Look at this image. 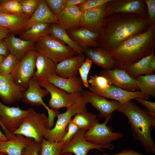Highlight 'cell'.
I'll list each match as a JSON object with an SVG mask.
<instances>
[{"label":"cell","instance_id":"cell-1","mask_svg":"<svg viewBox=\"0 0 155 155\" xmlns=\"http://www.w3.org/2000/svg\"><path fill=\"white\" fill-rule=\"evenodd\" d=\"M151 24L149 18L136 14H111L104 19L99 46L110 51L128 38L144 32Z\"/></svg>","mask_w":155,"mask_h":155},{"label":"cell","instance_id":"cell-2","mask_svg":"<svg viewBox=\"0 0 155 155\" xmlns=\"http://www.w3.org/2000/svg\"><path fill=\"white\" fill-rule=\"evenodd\" d=\"M155 49V24L144 32L128 38L110 51L116 68L124 69L127 66L150 55Z\"/></svg>","mask_w":155,"mask_h":155},{"label":"cell","instance_id":"cell-3","mask_svg":"<svg viewBox=\"0 0 155 155\" xmlns=\"http://www.w3.org/2000/svg\"><path fill=\"white\" fill-rule=\"evenodd\" d=\"M117 111L127 118L134 140L138 141L148 153L155 154V143L151 132L155 128V115L141 108L131 100L121 104Z\"/></svg>","mask_w":155,"mask_h":155},{"label":"cell","instance_id":"cell-4","mask_svg":"<svg viewBox=\"0 0 155 155\" xmlns=\"http://www.w3.org/2000/svg\"><path fill=\"white\" fill-rule=\"evenodd\" d=\"M49 129L48 117L45 114L37 113L34 110L24 118L13 134H21L41 143Z\"/></svg>","mask_w":155,"mask_h":155},{"label":"cell","instance_id":"cell-5","mask_svg":"<svg viewBox=\"0 0 155 155\" xmlns=\"http://www.w3.org/2000/svg\"><path fill=\"white\" fill-rule=\"evenodd\" d=\"M34 46L38 53L47 57L56 64L77 55L67 45L49 34L36 42Z\"/></svg>","mask_w":155,"mask_h":155},{"label":"cell","instance_id":"cell-6","mask_svg":"<svg viewBox=\"0 0 155 155\" xmlns=\"http://www.w3.org/2000/svg\"><path fill=\"white\" fill-rule=\"evenodd\" d=\"M88 102L82 96L75 103L63 113L57 115V120L54 127L49 129L45 137L46 140L59 142L67 131V127L72 117L76 114L87 111Z\"/></svg>","mask_w":155,"mask_h":155},{"label":"cell","instance_id":"cell-7","mask_svg":"<svg viewBox=\"0 0 155 155\" xmlns=\"http://www.w3.org/2000/svg\"><path fill=\"white\" fill-rule=\"evenodd\" d=\"M34 109L23 110L19 107H9L0 100V125L8 140L14 138L13 133L17 129L24 118Z\"/></svg>","mask_w":155,"mask_h":155},{"label":"cell","instance_id":"cell-8","mask_svg":"<svg viewBox=\"0 0 155 155\" xmlns=\"http://www.w3.org/2000/svg\"><path fill=\"white\" fill-rule=\"evenodd\" d=\"M38 54L35 49L28 51L19 61L11 73L14 82L22 92L28 88L29 81L34 74Z\"/></svg>","mask_w":155,"mask_h":155},{"label":"cell","instance_id":"cell-9","mask_svg":"<svg viewBox=\"0 0 155 155\" xmlns=\"http://www.w3.org/2000/svg\"><path fill=\"white\" fill-rule=\"evenodd\" d=\"M38 82L32 78L30 80L27 89L22 93L21 100L24 103L32 106H43L47 110L49 125L54 124L55 118L60 113L50 108L44 102L43 98L48 96L49 93L45 89H42Z\"/></svg>","mask_w":155,"mask_h":155},{"label":"cell","instance_id":"cell-10","mask_svg":"<svg viewBox=\"0 0 155 155\" xmlns=\"http://www.w3.org/2000/svg\"><path fill=\"white\" fill-rule=\"evenodd\" d=\"M109 119H106L103 123L96 122L84 134L86 139L89 142L97 145L107 146L111 144L113 141L121 138L124 134L120 132L112 131L113 128L108 126Z\"/></svg>","mask_w":155,"mask_h":155},{"label":"cell","instance_id":"cell-11","mask_svg":"<svg viewBox=\"0 0 155 155\" xmlns=\"http://www.w3.org/2000/svg\"><path fill=\"white\" fill-rule=\"evenodd\" d=\"M42 87L46 89L51 95L49 107L57 111L62 108L69 107L82 96V93L69 94L49 83L47 80L38 82Z\"/></svg>","mask_w":155,"mask_h":155},{"label":"cell","instance_id":"cell-12","mask_svg":"<svg viewBox=\"0 0 155 155\" xmlns=\"http://www.w3.org/2000/svg\"><path fill=\"white\" fill-rule=\"evenodd\" d=\"M116 13L136 14L148 18L144 0H111L106 7L105 18Z\"/></svg>","mask_w":155,"mask_h":155},{"label":"cell","instance_id":"cell-13","mask_svg":"<svg viewBox=\"0 0 155 155\" xmlns=\"http://www.w3.org/2000/svg\"><path fill=\"white\" fill-rule=\"evenodd\" d=\"M86 131L84 129H79L71 140L64 145L61 154L70 152L75 155H88V152L92 149H97L104 152L103 148L112 150L114 148V146L112 144L107 146H102L89 142L84 137Z\"/></svg>","mask_w":155,"mask_h":155},{"label":"cell","instance_id":"cell-14","mask_svg":"<svg viewBox=\"0 0 155 155\" xmlns=\"http://www.w3.org/2000/svg\"><path fill=\"white\" fill-rule=\"evenodd\" d=\"M82 96L88 103L99 111V118L110 119L113 113L117 111L121 104L118 101L112 100H108L106 98L92 93L89 90L83 91Z\"/></svg>","mask_w":155,"mask_h":155},{"label":"cell","instance_id":"cell-15","mask_svg":"<svg viewBox=\"0 0 155 155\" xmlns=\"http://www.w3.org/2000/svg\"><path fill=\"white\" fill-rule=\"evenodd\" d=\"M91 92L105 98H111L123 104L137 97L148 99L150 96L144 94L140 91H127L115 86L111 85L106 88H100L89 86L88 88Z\"/></svg>","mask_w":155,"mask_h":155},{"label":"cell","instance_id":"cell-16","mask_svg":"<svg viewBox=\"0 0 155 155\" xmlns=\"http://www.w3.org/2000/svg\"><path fill=\"white\" fill-rule=\"evenodd\" d=\"M107 3L82 12L80 27H85L100 34L105 18V12Z\"/></svg>","mask_w":155,"mask_h":155},{"label":"cell","instance_id":"cell-17","mask_svg":"<svg viewBox=\"0 0 155 155\" xmlns=\"http://www.w3.org/2000/svg\"><path fill=\"white\" fill-rule=\"evenodd\" d=\"M99 74L106 79L111 85L113 84L122 89L130 92L139 90L135 79L130 77L125 70L117 68L103 69Z\"/></svg>","mask_w":155,"mask_h":155},{"label":"cell","instance_id":"cell-18","mask_svg":"<svg viewBox=\"0 0 155 155\" xmlns=\"http://www.w3.org/2000/svg\"><path fill=\"white\" fill-rule=\"evenodd\" d=\"M66 31L70 38L83 50L99 46L100 34L98 33L83 27Z\"/></svg>","mask_w":155,"mask_h":155},{"label":"cell","instance_id":"cell-19","mask_svg":"<svg viewBox=\"0 0 155 155\" xmlns=\"http://www.w3.org/2000/svg\"><path fill=\"white\" fill-rule=\"evenodd\" d=\"M22 92L11 74L0 75V98L4 103L9 104L21 100Z\"/></svg>","mask_w":155,"mask_h":155},{"label":"cell","instance_id":"cell-20","mask_svg":"<svg viewBox=\"0 0 155 155\" xmlns=\"http://www.w3.org/2000/svg\"><path fill=\"white\" fill-rule=\"evenodd\" d=\"M84 54L86 58L103 69L116 68V63L110 51L100 46L86 49Z\"/></svg>","mask_w":155,"mask_h":155},{"label":"cell","instance_id":"cell-21","mask_svg":"<svg viewBox=\"0 0 155 155\" xmlns=\"http://www.w3.org/2000/svg\"><path fill=\"white\" fill-rule=\"evenodd\" d=\"M86 58L84 54L76 55L66 58L56 64L55 73L57 75L65 78L77 76L78 68Z\"/></svg>","mask_w":155,"mask_h":155},{"label":"cell","instance_id":"cell-22","mask_svg":"<svg viewBox=\"0 0 155 155\" xmlns=\"http://www.w3.org/2000/svg\"><path fill=\"white\" fill-rule=\"evenodd\" d=\"M30 17L23 13L12 14L0 12V26L8 29L15 35L20 34Z\"/></svg>","mask_w":155,"mask_h":155},{"label":"cell","instance_id":"cell-23","mask_svg":"<svg viewBox=\"0 0 155 155\" xmlns=\"http://www.w3.org/2000/svg\"><path fill=\"white\" fill-rule=\"evenodd\" d=\"M81 13L78 5L65 7L57 16V24L66 30L78 28Z\"/></svg>","mask_w":155,"mask_h":155},{"label":"cell","instance_id":"cell-24","mask_svg":"<svg viewBox=\"0 0 155 155\" xmlns=\"http://www.w3.org/2000/svg\"><path fill=\"white\" fill-rule=\"evenodd\" d=\"M40 23L58 24L57 16L50 10L44 0H40L36 9L27 22L23 31Z\"/></svg>","mask_w":155,"mask_h":155},{"label":"cell","instance_id":"cell-25","mask_svg":"<svg viewBox=\"0 0 155 155\" xmlns=\"http://www.w3.org/2000/svg\"><path fill=\"white\" fill-rule=\"evenodd\" d=\"M47 81L57 87L68 93H82L83 91L82 82L80 78L77 76L65 78L55 74L51 76Z\"/></svg>","mask_w":155,"mask_h":155},{"label":"cell","instance_id":"cell-26","mask_svg":"<svg viewBox=\"0 0 155 155\" xmlns=\"http://www.w3.org/2000/svg\"><path fill=\"white\" fill-rule=\"evenodd\" d=\"M13 138L6 141H0V152L9 155H21L23 149L34 140L21 135H16Z\"/></svg>","mask_w":155,"mask_h":155},{"label":"cell","instance_id":"cell-27","mask_svg":"<svg viewBox=\"0 0 155 155\" xmlns=\"http://www.w3.org/2000/svg\"><path fill=\"white\" fill-rule=\"evenodd\" d=\"M10 53L20 60L30 50L34 49V43L32 41L22 40L11 33L4 39Z\"/></svg>","mask_w":155,"mask_h":155},{"label":"cell","instance_id":"cell-28","mask_svg":"<svg viewBox=\"0 0 155 155\" xmlns=\"http://www.w3.org/2000/svg\"><path fill=\"white\" fill-rule=\"evenodd\" d=\"M56 64L45 56L38 53L36 61V68L32 77L38 82L46 80L55 74Z\"/></svg>","mask_w":155,"mask_h":155},{"label":"cell","instance_id":"cell-29","mask_svg":"<svg viewBox=\"0 0 155 155\" xmlns=\"http://www.w3.org/2000/svg\"><path fill=\"white\" fill-rule=\"evenodd\" d=\"M49 34L67 45L77 55L84 54L83 49L68 34L66 30L57 23L51 24L49 27Z\"/></svg>","mask_w":155,"mask_h":155},{"label":"cell","instance_id":"cell-30","mask_svg":"<svg viewBox=\"0 0 155 155\" xmlns=\"http://www.w3.org/2000/svg\"><path fill=\"white\" fill-rule=\"evenodd\" d=\"M51 24L40 23L35 24L28 30L22 32L20 34V38L35 43L39 40L49 34V28Z\"/></svg>","mask_w":155,"mask_h":155},{"label":"cell","instance_id":"cell-31","mask_svg":"<svg viewBox=\"0 0 155 155\" xmlns=\"http://www.w3.org/2000/svg\"><path fill=\"white\" fill-rule=\"evenodd\" d=\"M99 120L96 115L86 111L76 114L71 120L79 129L87 131Z\"/></svg>","mask_w":155,"mask_h":155},{"label":"cell","instance_id":"cell-32","mask_svg":"<svg viewBox=\"0 0 155 155\" xmlns=\"http://www.w3.org/2000/svg\"><path fill=\"white\" fill-rule=\"evenodd\" d=\"M140 91L148 96L155 97V74L140 75L135 79Z\"/></svg>","mask_w":155,"mask_h":155},{"label":"cell","instance_id":"cell-33","mask_svg":"<svg viewBox=\"0 0 155 155\" xmlns=\"http://www.w3.org/2000/svg\"><path fill=\"white\" fill-rule=\"evenodd\" d=\"M154 51L150 55L128 65L124 70L130 77L134 79L142 74L146 75L149 62L155 55Z\"/></svg>","mask_w":155,"mask_h":155},{"label":"cell","instance_id":"cell-34","mask_svg":"<svg viewBox=\"0 0 155 155\" xmlns=\"http://www.w3.org/2000/svg\"><path fill=\"white\" fill-rule=\"evenodd\" d=\"M39 155H61L64 145L60 142H54L44 138L41 143Z\"/></svg>","mask_w":155,"mask_h":155},{"label":"cell","instance_id":"cell-35","mask_svg":"<svg viewBox=\"0 0 155 155\" xmlns=\"http://www.w3.org/2000/svg\"><path fill=\"white\" fill-rule=\"evenodd\" d=\"M0 12L12 14L23 13L19 0H0Z\"/></svg>","mask_w":155,"mask_h":155},{"label":"cell","instance_id":"cell-36","mask_svg":"<svg viewBox=\"0 0 155 155\" xmlns=\"http://www.w3.org/2000/svg\"><path fill=\"white\" fill-rule=\"evenodd\" d=\"M19 61L16 57L9 53L6 57L0 67V75L11 74L16 67Z\"/></svg>","mask_w":155,"mask_h":155},{"label":"cell","instance_id":"cell-37","mask_svg":"<svg viewBox=\"0 0 155 155\" xmlns=\"http://www.w3.org/2000/svg\"><path fill=\"white\" fill-rule=\"evenodd\" d=\"M92 62L90 59L86 58L84 62L78 68L80 78L84 86L88 88L89 86L88 82V76L92 66Z\"/></svg>","mask_w":155,"mask_h":155},{"label":"cell","instance_id":"cell-38","mask_svg":"<svg viewBox=\"0 0 155 155\" xmlns=\"http://www.w3.org/2000/svg\"><path fill=\"white\" fill-rule=\"evenodd\" d=\"M23 13L31 17L40 0H19Z\"/></svg>","mask_w":155,"mask_h":155},{"label":"cell","instance_id":"cell-39","mask_svg":"<svg viewBox=\"0 0 155 155\" xmlns=\"http://www.w3.org/2000/svg\"><path fill=\"white\" fill-rule=\"evenodd\" d=\"M90 86L100 88H104L108 87L111 85L109 81L105 78L96 74L90 76L88 80Z\"/></svg>","mask_w":155,"mask_h":155},{"label":"cell","instance_id":"cell-40","mask_svg":"<svg viewBox=\"0 0 155 155\" xmlns=\"http://www.w3.org/2000/svg\"><path fill=\"white\" fill-rule=\"evenodd\" d=\"M79 129L71 120L67 127L66 131L59 142L64 145L67 144L73 138Z\"/></svg>","mask_w":155,"mask_h":155},{"label":"cell","instance_id":"cell-41","mask_svg":"<svg viewBox=\"0 0 155 155\" xmlns=\"http://www.w3.org/2000/svg\"><path fill=\"white\" fill-rule=\"evenodd\" d=\"M67 0H45V2L49 8L57 16L65 8Z\"/></svg>","mask_w":155,"mask_h":155},{"label":"cell","instance_id":"cell-42","mask_svg":"<svg viewBox=\"0 0 155 155\" xmlns=\"http://www.w3.org/2000/svg\"><path fill=\"white\" fill-rule=\"evenodd\" d=\"M111 0H86L83 3L78 5L82 12L86 10L97 7Z\"/></svg>","mask_w":155,"mask_h":155},{"label":"cell","instance_id":"cell-43","mask_svg":"<svg viewBox=\"0 0 155 155\" xmlns=\"http://www.w3.org/2000/svg\"><path fill=\"white\" fill-rule=\"evenodd\" d=\"M41 146L40 143L34 140L23 149L21 155H39Z\"/></svg>","mask_w":155,"mask_h":155},{"label":"cell","instance_id":"cell-44","mask_svg":"<svg viewBox=\"0 0 155 155\" xmlns=\"http://www.w3.org/2000/svg\"><path fill=\"white\" fill-rule=\"evenodd\" d=\"M147 8L149 19L151 23L155 24V0H144Z\"/></svg>","mask_w":155,"mask_h":155},{"label":"cell","instance_id":"cell-45","mask_svg":"<svg viewBox=\"0 0 155 155\" xmlns=\"http://www.w3.org/2000/svg\"><path fill=\"white\" fill-rule=\"evenodd\" d=\"M145 107L148 111L155 115V102L147 101L142 97H137L134 99Z\"/></svg>","mask_w":155,"mask_h":155},{"label":"cell","instance_id":"cell-46","mask_svg":"<svg viewBox=\"0 0 155 155\" xmlns=\"http://www.w3.org/2000/svg\"><path fill=\"white\" fill-rule=\"evenodd\" d=\"M94 155H147L139 153L135 150L131 149H124L123 150L119 153L112 154H109L106 153L102 154H96Z\"/></svg>","mask_w":155,"mask_h":155},{"label":"cell","instance_id":"cell-47","mask_svg":"<svg viewBox=\"0 0 155 155\" xmlns=\"http://www.w3.org/2000/svg\"><path fill=\"white\" fill-rule=\"evenodd\" d=\"M9 51L4 40H0V55L7 56Z\"/></svg>","mask_w":155,"mask_h":155},{"label":"cell","instance_id":"cell-48","mask_svg":"<svg viewBox=\"0 0 155 155\" xmlns=\"http://www.w3.org/2000/svg\"><path fill=\"white\" fill-rule=\"evenodd\" d=\"M155 71V55L152 58L148 65L146 75L154 74Z\"/></svg>","mask_w":155,"mask_h":155},{"label":"cell","instance_id":"cell-49","mask_svg":"<svg viewBox=\"0 0 155 155\" xmlns=\"http://www.w3.org/2000/svg\"><path fill=\"white\" fill-rule=\"evenodd\" d=\"M11 33L8 29L0 26V40L4 39Z\"/></svg>","mask_w":155,"mask_h":155},{"label":"cell","instance_id":"cell-50","mask_svg":"<svg viewBox=\"0 0 155 155\" xmlns=\"http://www.w3.org/2000/svg\"><path fill=\"white\" fill-rule=\"evenodd\" d=\"M86 0H67L65 4V7L75 5H78L84 2Z\"/></svg>","mask_w":155,"mask_h":155},{"label":"cell","instance_id":"cell-51","mask_svg":"<svg viewBox=\"0 0 155 155\" xmlns=\"http://www.w3.org/2000/svg\"><path fill=\"white\" fill-rule=\"evenodd\" d=\"M8 140L5 135L3 133L0 129V141H4Z\"/></svg>","mask_w":155,"mask_h":155},{"label":"cell","instance_id":"cell-52","mask_svg":"<svg viewBox=\"0 0 155 155\" xmlns=\"http://www.w3.org/2000/svg\"><path fill=\"white\" fill-rule=\"evenodd\" d=\"M5 57H6L5 56L0 55V67L3 63Z\"/></svg>","mask_w":155,"mask_h":155},{"label":"cell","instance_id":"cell-53","mask_svg":"<svg viewBox=\"0 0 155 155\" xmlns=\"http://www.w3.org/2000/svg\"><path fill=\"white\" fill-rule=\"evenodd\" d=\"M61 155H75L73 154L70 152H65L62 153Z\"/></svg>","mask_w":155,"mask_h":155},{"label":"cell","instance_id":"cell-54","mask_svg":"<svg viewBox=\"0 0 155 155\" xmlns=\"http://www.w3.org/2000/svg\"><path fill=\"white\" fill-rule=\"evenodd\" d=\"M0 155H9L7 154L2 152H0Z\"/></svg>","mask_w":155,"mask_h":155},{"label":"cell","instance_id":"cell-55","mask_svg":"<svg viewBox=\"0 0 155 155\" xmlns=\"http://www.w3.org/2000/svg\"></svg>","mask_w":155,"mask_h":155}]
</instances>
